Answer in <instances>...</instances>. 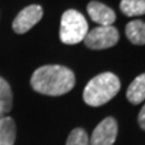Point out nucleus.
<instances>
[{"instance_id":"9d476101","label":"nucleus","mask_w":145,"mask_h":145,"mask_svg":"<svg viewBox=\"0 0 145 145\" xmlns=\"http://www.w3.org/2000/svg\"><path fill=\"white\" fill-rule=\"evenodd\" d=\"M126 36L134 45H145V22L137 20L127 23Z\"/></svg>"},{"instance_id":"ddd939ff","label":"nucleus","mask_w":145,"mask_h":145,"mask_svg":"<svg viewBox=\"0 0 145 145\" xmlns=\"http://www.w3.org/2000/svg\"><path fill=\"white\" fill-rule=\"evenodd\" d=\"M65 145H89V138L82 128H74L67 139Z\"/></svg>"},{"instance_id":"423d86ee","label":"nucleus","mask_w":145,"mask_h":145,"mask_svg":"<svg viewBox=\"0 0 145 145\" xmlns=\"http://www.w3.org/2000/svg\"><path fill=\"white\" fill-rule=\"evenodd\" d=\"M117 121L114 117H106L94 128L89 145H114L117 137Z\"/></svg>"},{"instance_id":"f8f14e48","label":"nucleus","mask_w":145,"mask_h":145,"mask_svg":"<svg viewBox=\"0 0 145 145\" xmlns=\"http://www.w3.org/2000/svg\"><path fill=\"white\" fill-rule=\"evenodd\" d=\"M120 8L128 17L145 15V0H121Z\"/></svg>"},{"instance_id":"1a4fd4ad","label":"nucleus","mask_w":145,"mask_h":145,"mask_svg":"<svg viewBox=\"0 0 145 145\" xmlns=\"http://www.w3.org/2000/svg\"><path fill=\"white\" fill-rule=\"evenodd\" d=\"M16 123L12 117L0 119V145H15Z\"/></svg>"},{"instance_id":"4468645a","label":"nucleus","mask_w":145,"mask_h":145,"mask_svg":"<svg viewBox=\"0 0 145 145\" xmlns=\"http://www.w3.org/2000/svg\"><path fill=\"white\" fill-rule=\"evenodd\" d=\"M138 123L140 126V128H143L145 131V104H144V106L142 108V110H140L139 115H138Z\"/></svg>"},{"instance_id":"2eb2a0df","label":"nucleus","mask_w":145,"mask_h":145,"mask_svg":"<svg viewBox=\"0 0 145 145\" xmlns=\"http://www.w3.org/2000/svg\"><path fill=\"white\" fill-rule=\"evenodd\" d=\"M1 115H3V114H1V112H0V119H1Z\"/></svg>"},{"instance_id":"20e7f679","label":"nucleus","mask_w":145,"mask_h":145,"mask_svg":"<svg viewBox=\"0 0 145 145\" xmlns=\"http://www.w3.org/2000/svg\"><path fill=\"white\" fill-rule=\"evenodd\" d=\"M119 31L114 25H99L88 31L84 41L86 46L91 50H105L115 46L119 41Z\"/></svg>"},{"instance_id":"6e6552de","label":"nucleus","mask_w":145,"mask_h":145,"mask_svg":"<svg viewBox=\"0 0 145 145\" xmlns=\"http://www.w3.org/2000/svg\"><path fill=\"white\" fill-rule=\"evenodd\" d=\"M126 96L132 104H140L145 101V74H140L131 82Z\"/></svg>"},{"instance_id":"f257e3e1","label":"nucleus","mask_w":145,"mask_h":145,"mask_svg":"<svg viewBox=\"0 0 145 145\" xmlns=\"http://www.w3.org/2000/svg\"><path fill=\"white\" fill-rule=\"evenodd\" d=\"M30 85L34 91L45 96H63L74 88L75 75L63 65H42L33 72Z\"/></svg>"},{"instance_id":"0eeeda50","label":"nucleus","mask_w":145,"mask_h":145,"mask_svg":"<svg viewBox=\"0 0 145 145\" xmlns=\"http://www.w3.org/2000/svg\"><path fill=\"white\" fill-rule=\"evenodd\" d=\"M87 12L89 17L96 23L101 24V27L112 25L116 20V15L112 8L108 7L106 5L99 1H91L87 5Z\"/></svg>"},{"instance_id":"f03ea898","label":"nucleus","mask_w":145,"mask_h":145,"mask_svg":"<svg viewBox=\"0 0 145 145\" xmlns=\"http://www.w3.org/2000/svg\"><path fill=\"white\" fill-rule=\"evenodd\" d=\"M121 88L120 79L112 72H102L88 81L84 89V101L87 105L101 106L110 102Z\"/></svg>"},{"instance_id":"9b49d317","label":"nucleus","mask_w":145,"mask_h":145,"mask_svg":"<svg viewBox=\"0 0 145 145\" xmlns=\"http://www.w3.org/2000/svg\"><path fill=\"white\" fill-rule=\"evenodd\" d=\"M12 89L10 87L8 82L0 76V112L6 114L10 112L12 109Z\"/></svg>"},{"instance_id":"39448f33","label":"nucleus","mask_w":145,"mask_h":145,"mask_svg":"<svg viewBox=\"0 0 145 145\" xmlns=\"http://www.w3.org/2000/svg\"><path fill=\"white\" fill-rule=\"evenodd\" d=\"M44 11L40 5H29L24 7L12 22V29L17 34H24L30 30L42 18Z\"/></svg>"},{"instance_id":"7ed1b4c3","label":"nucleus","mask_w":145,"mask_h":145,"mask_svg":"<svg viewBox=\"0 0 145 145\" xmlns=\"http://www.w3.org/2000/svg\"><path fill=\"white\" fill-rule=\"evenodd\" d=\"M88 33V23L84 15L76 10H67L61 18L59 39L65 45L84 41Z\"/></svg>"}]
</instances>
